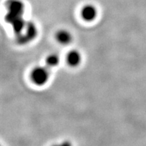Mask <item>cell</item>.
Segmentation results:
<instances>
[{
  "mask_svg": "<svg viewBox=\"0 0 146 146\" xmlns=\"http://www.w3.org/2000/svg\"><path fill=\"white\" fill-rule=\"evenodd\" d=\"M56 39L61 44L66 45L70 43L72 41V35L68 31L61 30L58 31L56 35Z\"/></svg>",
  "mask_w": 146,
  "mask_h": 146,
  "instance_id": "277c9868",
  "label": "cell"
},
{
  "mask_svg": "<svg viewBox=\"0 0 146 146\" xmlns=\"http://www.w3.org/2000/svg\"><path fill=\"white\" fill-rule=\"evenodd\" d=\"M32 81L36 85H43L50 78L49 70L43 66H37L32 70L31 74Z\"/></svg>",
  "mask_w": 146,
  "mask_h": 146,
  "instance_id": "6da1fadb",
  "label": "cell"
},
{
  "mask_svg": "<svg viewBox=\"0 0 146 146\" xmlns=\"http://www.w3.org/2000/svg\"><path fill=\"white\" fill-rule=\"evenodd\" d=\"M60 62V58L56 54H51L46 58V64L49 67L56 66Z\"/></svg>",
  "mask_w": 146,
  "mask_h": 146,
  "instance_id": "5b68a950",
  "label": "cell"
},
{
  "mask_svg": "<svg viewBox=\"0 0 146 146\" xmlns=\"http://www.w3.org/2000/svg\"><path fill=\"white\" fill-rule=\"evenodd\" d=\"M97 10L93 5H86L84 6L81 11V16L85 21H93L96 18Z\"/></svg>",
  "mask_w": 146,
  "mask_h": 146,
  "instance_id": "7a4b0ae2",
  "label": "cell"
},
{
  "mask_svg": "<svg viewBox=\"0 0 146 146\" xmlns=\"http://www.w3.org/2000/svg\"><path fill=\"white\" fill-rule=\"evenodd\" d=\"M67 61L69 65L72 66H78L81 61V54L76 50L71 51L67 56Z\"/></svg>",
  "mask_w": 146,
  "mask_h": 146,
  "instance_id": "3957f363",
  "label": "cell"
}]
</instances>
